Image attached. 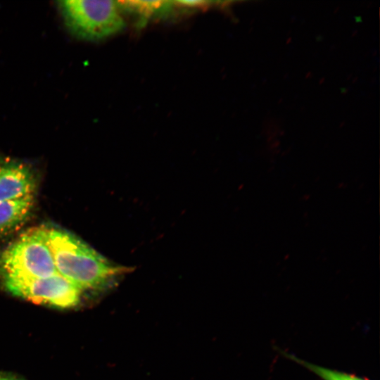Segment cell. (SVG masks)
I'll use <instances>...</instances> for the list:
<instances>
[{
	"mask_svg": "<svg viewBox=\"0 0 380 380\" xmlns=\"http://www.w3.org/2000/svg\"><path fill=\"white\" fill-rule=\"evenodd\" d=\"M0 279L3 286L15 296L35 304L59 308L77 305L82 292L58 272L44 278L3 276Z\"/></svg>",
	"mask_w": 380,
	"mask_h": 380,
	"instance_id": "cell-4",
	"label": "cell"
},
{
	"mask_svg": "<svg viewBox=\"0 0 380 380\" xmlns=\"http://www.w3.org/2000/svg\"><path fill=\"white\" fill-rule=\"evenodd\" d=\"M56 6L67 29L82 39H103L125 25L114 1L63 0L56 1Z\"/></svg>",
	"mask_w": 380,
	"mask_h": 380,
	"instance_id": "cell-2",
	"label": "cell"
},
{
	"mask_svg": "<svg viewBox=\"0 0 380 380\" xmlns=\"http://www.w3.org/2000/svg\"><path fill=\"white\" fill-rule=\"evenodd\" d=\"M0 380H15L13 378H8V377H1L0 376Z\"/></svg>",
	"mask_w": 380,
	"mask_h": 380,
	"instance_id": "cell-9",
	"label": "cell"
},
{
	"mask_svg": "<svg viewBox=\"0 0 380 380\" xmlns=\"http://www.w3.org/2000/svg\"><path fill=\"white\" fill-rule=\"evenodd\" d=\"M36 188V176L28 165L0 159V202L34 195Z\"/></svg>",
	"mask_w": 380,
	"mask_h": 380,
	"instance_id": "cell-5",
	"label": "cell"
},
{
	"mask_svg": "<svg viewBox=\"0 0 380 380\" xmlns=\"http://www.w3.org/2000/svg\"><path fill=\"white\" fill-rule=\"evenodd\" d=\"M294 360L298 361L300 364L303 365L314 373L317 374L324 380H368L361 377H358L353 374H350L331 369L322 367L311 363H308L304 361H301L297 358Z\"/></svg>",
	"mask_w": 380,
	"mask_h": 380,
	"instance_id": "cell-8",
	"label": "cell"
},
{
	"mask_svg": "<svg viewBox=\"0 0 380 380\" xmlns=\"http://www.w3.org/2000/svg\"><path fill=\"white\" fill-rule=\"evenodd\" d=\"M34 205V195L0 202V236L20 229L29 219Z\"/></svg>",
	"mask_w": 380,
	"mask_h": 380,
	"instance_id": "cell-6",
	"label": "cell"
},
{
	"mask_svg": "<svg viewBox=\"0 0 380 380\" xmlns=\"http://www.w3.org/2000/svg\"><path fill=\"white\" fill-rule=\"evenodd\" d=\"M120 5L128 8L132 11H136L144 15H151L157 12L165 11L168 6L170 1H120Z\"/></svg>",
	"mask_w": 380,
	"mask_h": 380,
	"instance_id": "cell-7",
	"label": "cell"
},
{
	"mask_svg": "<svg viewBox=\"0 0 380 380\" xmlns=\"http://www.w3.org/2000/svg\"><path fill=\"white\" fill-rule=\"evenodd\" d=\"M57 272L45 226L29 229L0 252V277L44 278Z\"/></svg>",
	"mask_w": 380,
	"mask_h": 380,
	"instance_id": "cell-3",
	"label": "cell"
},
{
	"mask_svg": "<svg viewBox=\"0 0 380 380\" xmlns=\"http://www.w3.org/2000/svg\"><path fill=\"white\" fill-rule=\"evenodd\" d=\"M46 227L47 243L57 272L80 289H99L132 269L111 264L69 232Z\"/></svg>",
	"mask_w": 380,
	"mask_h": 380,
	"instance_id": "cell-1",
	"label": "cell"
}]
</instances>
